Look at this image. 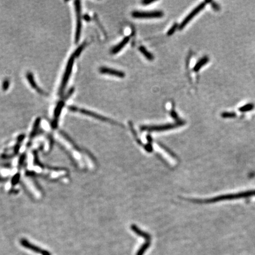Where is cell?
<instances>
[{
    "instance_id": "obj_7",
    "label": "cell",
    "mask_w": 255,
    "mask_h": 255,
    "mask_svg": "<svg viewBox=\"0 0 255 255\" xmlns=\"http://www.w3.org/2000/svg\"><path fill=\"white\" fill-rule=\"evenodd\" d=\"M164 13L161 11H134L132 13V16L136 19H151L160 18L163 17Z\"/></svg>"
},
{
    "instance_id": "obj_11",
    "label": "cell",
    "mask_w": 255,
    "mask_h": 255,
    "mask_svg": "<svg viewBox=\"0 0 255 255\" xmlns=\"http://www.w3.org/2000/svg\"><path fill=\"white\" fill-rule=\"evenodd\" d=\"M131 229L132 230H133V231L135 234H136L137 235H138L140 237H143L144 239H145L146 240V242H151V240L152 239V237L149 233L141 230L136 226L134 225V224L131 225Z\"/></svg>"
},
{
    "instance_id": "obj_9",
    "label": "cell",
    "mask_w": 255,
    "mask_h": 255,
    "mask_svg": "<svg viewBox=\"0 0 255 255\" xmlns=\"http://www.w3.org/2000/svg\"><path fill=\"white\" fill-rule=\"evenodd\" d=\"M100 72L102 74H107L112 75L114 76L120 77V78H123L125 76V74L124 72L121 71L120 70H116L111 68H108L106 67H102L100 68Z\"/></svg>"
},
{
    "instance_id": "obj_20",
    "label": "cell",
    "mask_w": 255,
    "mask_h": 255,
    "mask_svg": "<svg viewBox=\"0 0 255 255\" xmlns=\"http://www.w3.org/2000/svg\"><path fill=\"white\" fill-rule=\"evenodd\" d=\"M178 26H179V25H178L177 23H175V24L171 27V28L167 32V35H168V36H171V35H172V34L174 33V32H175V30H177V28H178Z\"/></svg>"
},
{
    "instance_id": "obj_24",
    "label": "cell",
    "mask_w": 255,
    "mask_h": 255,
    "mask_svg": "<svg viewBox=\"0 0 255 255\" xmlns=\"http://www.w3.org/2000/svg\"><path fill=\"white\" fill-rule=\"evenodd\" d=\"M155 2V1H151V0H145V1H143L142 2V3L144 4V5H149V4H151V3H153Z\"/></svg>"
},
{
    "instance_id": "obj_10",
    "label": "cell",
    "mask_w": 255,
    "mask_h": 255,
    "mask_svg": "<svg viewBox=\"0 0 255 255\" xmlns=\"http://www.w3.org/2000/svg\"><path fill=\"white\" fill-rule=\"evenodd\" d=\"M26 77H27V79L28 82L30 83V85L32 86V88L36 90V91L38 92V93H40V94L41 95L47 96L46 92H45L43 90L41 89V88L38 86V85L37 84V83L36 82L35 79H34V76H33V75H32V73L28 72V73H27V75H26Z\"/></svg>"
},
{
    "instance_id": "obj_1",
    "label": "cell",
    "mask_w": 255,
    "mask_h": 255,
    "mask_svg": "<svg viewBox=\"0 0 255 255\" xmlns=\"http://www.w3.org/2000/svg\"><path fill=\"white\" fill-rule=\"evenodd\" d=\"M255 196V190H251L248 191H242L237 193L228 194L218 196L215 197L211 198L205 200H197V203H214L221 201L225 200H234L241 198H246Z\"/></svg>"
},
{
    "instance_id": "obj_6",
    "label": "cell",
    "mask_w": 255,
    "mask_h": 255,
    "mask_svg": "<svg viewBox=\"0 0 255 255\" xmlns=\"http://www.w3.org/2000/svg\"><path fill=\"white\" fill-rule=\"evenodd\" d=\"M209 2V1H204V2H202L201 3H200L198 6H196L191 13H190L186 17L185 19H184L182 23L180 24V25L179 26V30H182L183 29L185 26H187V24L191 21V19H192L198 13H200L202 10H203L204 7L206 6L207 3Z\"/></svg>"
},
{
    "instance_id": "obj_23",
    "label": "cell",
    "mask_w": 255,
    "mask_h": 255,
    "mask_svg": "<svg viewBox=\"0 0 255 255\" xmlns=\"http://www.w3.org/2000/svg\"><path fill=\"white\" fill-rule=\"evenodd\" d=\"M211 6L215 11H219L220 10V6L218 4L216 3L215 2H212V1H211Z\"/></svg>"
},
{
    "instance_id": "obj_22",
    "label": "cell",
    "mask_w": 255,
    "mask_h": 255,
    "mask_svg": "<svg viewBox=\"0 0 255 255\" xmlns=\"http://www.w3.org/2000/svg\"><path fill=\"white\" fill-rule=\"evenodd\" d=\"M9 85H10L9 80H7V79L4 80V81L2 83V89H3V90H6L8 89V88H9Z\"/></svg>"
},
{
    "instance_id": "obj_8",
    "label": "cell",
    "mask_w": 255,
    "mask_h": 255,
    "mask_svg": "<svg viewBox=\"0 0 255 255\" xmlns=\"http://www.w3.org/2000/svg\"><path fill=\"white\" fill-rule=\"evenodd\" d=\"M21 244H22L23 246L25 247L27 249H30L32 250V251L37 253H40L41 255H51L50 253L46 251L43 249H41L40 248H38L37 246L32 244L28 242L27 240H26L25 239H22L21 240Z\"/></svg>"
},
{
    "instance_id": "obj_21",
    "label": "cell",
    "mask_w": 255,
    "mask_h": 255,
    "mask_svg": "<svg viewBox=\"0 0 255 255\" xmlns=\"http://www.w3.org/2000/svg\"><path fill=\"white\" fill-rule=\"evenodd\" d=\"M170 115H171V116H172V118H173L174 119H175L177 121L179 122L180 121H181V120H180V119H179V115H178V114H177V112H176L174 110H172L171 111Z\"/></svg>"
},
{
    "instance_id": "obj_5",
    "label": "cell",
    "mask_w": 255,
    "mask_h": 255,
    "mask_svg": "<svg viewBox=\"0 0 255 255\" xmlns=\"http://www.w3.org/2000/svg\"><path fill=\"white\" fill-rule=\"evenodd\" d=\"M75 11L76 13V32H75V43H77L79 41V39L81 36L82 31V10H81V4L79 1H75Z\"/></svg>"
},
{
    "instance_id": "obj_14",
    "label": "cell",
    "mask_w": 255,
    "mask_h": 255,
    "mask_svg": "<svg viewBox=\"0 0 255 255\" xmlns=\"http://www.w3.org/2000/svg\"><path fill=\"white\" fill-rule=\"evenodd\" d=\"M209 62V57L204 56L203 58H201L197 63L195 64L194 67H193V71H194L195 72H197Z\"/></svg>"
},
{
    "instance_id": "obj_15",
    "label": "cell",
    "mask_w": 255,
    "mask_h": 255,
    "mask_svg": "<svg viewBox=\"0 0 255 255\" xmlns=\"http://www.w3.org/2000/svg\"><path fill=\"white\" fill-rule=\"evenodd\" d=\"M139 50H140V51L143 54V55H144L145 58H147L148 60H153L154 57H153V54L152 53H151L150 52L148 51L147 49H145V47H144V46H140V48H139Z\"/></svg>"
},
{
    "instance_id": "obj_17",
    "label": "cell",
    "mask_w": 255,
    "mask_h": 255,
    "mask_svg": "<svg viewBox=\"0 0 255 255\" xmlns=\"http://www.w3.org/2000/svg\"><path fill=\"white\" fill-rule=\"evenodd\" d=\"M150 245H151V242H146L145 243H144L142 246H141V247L138 250L136 255H144L148 249L150 247Z\"/></svg>"
},
{
    "instance_id": "obj_12",
    "label": "cell",
    "mask_w": 255,
    "mask_h": 255,
    "mask_svg": "<svg viewBox=\"0 0 255 255\" xmlns=\"http://www.w3.org/2000/svg\"><path fill=\"white\" fill-rule=\"evenodd\" d=\"M129 40H130V36L125 37L118 45H116L112 49V50H111V53L112 54H116L118 52H119L128 43Z\"/></svg>"
},
{
    "instance_id": "obj_2",
    "label": "cell",
    "mask_w": 255,
    "mask_h": 255,
    "mask_svg": "<svg viewBox=\"0 0 255 255\" xmlns=\"http://www.w3.org/2000/svg\"><path fill=\"white\" fill-rule=\"evenodd\" d=\"M185 124V122L183 121L177 122L176 123H167L165 125H153V126H142L140 128V131H167L170 129H172L174 128L179 127L180 126H182Z\"/></svg>"
},
{
    "instance_id": "obj_13",
    "label": "cell",
    "mask_w": 255,
    "mask_h": 255,
    "mask_svg": "<svg viewBox=\"0 0 255 255\" xmlns=\"http://www.w3.org/2000/svg\"><path fill=\"white\" fill-rule=\"evenodd\" d=\"M64 105V102L63 101H61V102H58V105L56 108V109L54 110V122L53 123V125L54 127H56L57 124H58V117L60 115V113L62 112V110L63 108Z\"/></svg>"
},
{
    "instance_id": "obj_18",
    "label": "cell",
    "mask_w": 255,
    "mask_h": 255,
    "mask_svg": "<svg viewBox=\"0 0 255 255\" xmlns=\"http://www.w3.org/2000/svg\"><path fill=\"white\" fill-rule=\"evenodd\" d=\"M236 116V113L234 112H224L221 114V116L223 118H233Z\"/></svg>"
},
{
    "instance_id": "obj_16",
    "label": "cell",
    "mask_w": 255,
    "mask_h": 255,
    "mask_svg": "<svg viewBox=\"0 0 255 255\" xmlns=\"http://www.w3.org/2000/svg\"><path fill=\"white\" fill-rule=\"evenodd\" d=\"M254 108H255L254 104L253 103H249L240 107L239 108V110L241 112H246L252 110Z\"/></svg>"
},
{
    "instance_id": "obj_25",
    "label": "cell",
    "mask_w": 255,
    "mask_h": 255,
    "mask_svg": "<svg viewBox=\"0 0 255 255\" xmlns=\"http://www.w3.org/2000/svg\"><path fill=\"white\" fill-rule=\"evenodd\" d=\"M83 18H84V19L86 20V21H90V17L88 15H85Z\"/></svg>"
},
{
    "instance_id": "obj_19",
    "label": "cell",
    "mask_w": 255,
    "mask_h": 255,
    "mask_svg": "<svg viewBox=\"0 0 255 255\" xmlns=\"http://www.w3.org/2000/svg\"><path fill=\"white\" fill-rule=\"evenodd\" d=\"M86 45V42H84L82 45H81L80 46H79V47L75 51V52L73 54L76 58L77 57V56H79L80 54V53H82V50L84 49V48L85 47Z\"/></svg>"
},
{
    "instance_id": "obj_4",
    "label": "cell",
    "mask_w": 255,
    "mask_h": 255,
    "mask_svg": "<svg viewBox=\"0 0 255 255\" xmlns=\"http://www.w3.org/2000/svg\"><path fill=\"white\" fill-rule=\"evenodd\" d=\"M75 58H76V57L73 54H72V56L70 57L68 62H67L66 69L65 72L64 73L63 79H62V82L61 83L60 88H59V90H58V94L60 95L63 94L64 90L65 89V88H66L67 84L68 83L70 75L71 73V70L73 69V63H74V61H75Z\"/></svg>"
},
{
    "instance_id": "obj_3",
    "label": "cell",
    "mask_w": 255,
    "mask_h": 255,
    "mask_svg": "<svg viewBox=\"0 0 255 255\" xmlns=\"http://www.w3.org/2000/svg\"><path fill=\"white\" fill-rule=\"evenodd\" d=\"M69 109L70 110L72 111V112H80V113H81V114H84V115L93 117V118H95L96 119H98V120H100V121H102L107 122L110 123H112V124L116 125H121V124H119V123H118V122H116L114 121H113V120H112V119H109V118H106V117L103 116L102 115H99V114H96L95 112H93L90 111V110H86V109L77 108V107L73 106H69Z\"/></svg>"
}]
</instances>
